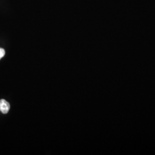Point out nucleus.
<instances>
[{
  "mask_svg": "<svg viewBox=\"0 0 155 155\" xmlns=\"http://www.w3.org/2000/svg\"><path fill=\"white\" fill-rule=\"evenodd\" d=\"M11 106L8 102L5 100H0V111L3 114H7L10 110Z\"/></svg>",
  "mask_w": 155,
  "mask_h": 155,
  "instance_id": "nucleus-1",
  "label": "nucleus"
},
{
  "mask_svg": "<svg viewBox=\"0 0 155 155\" xmlns=\"http://www.w3.org/2000/svg\"><path fill=\"white\" fill-rule=\"evenodd\" d=\"M5 54V51L3 48H0V59L3 58Z\"/></svg>",
  "mask_w": 155,
  "mask_h": 155,
  "instance_id": "nucleus-2",
  "label": "nucleus"
}]
</instances>
